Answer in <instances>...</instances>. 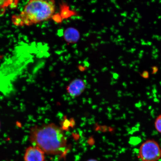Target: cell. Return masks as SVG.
Here are the masks:
<instances>
[{
	"label": "cell",
	"mask_w": 161,
	"mask_h": 161,
	"mask_svg": "<svg viewBox=\"0 0 161 161\" xmlns=\"http://www.w3.org/2000/svg\"><path fill=\"white\" fill-rule=\"evenodd\" d=\"M30 141L46 154L63 157L68 150L67 140L63 130L54 124L33 127L30 130Z\"/></svg>",
	"instance_id": "6da1fadb"
},
{
	"label": "cell",
	"mask_w": 161,
	"mask_h": 161,
	"mask_svg": "<svg viewBox=\"0 0 161 161\" xmlns=\"http://www.w3.org/2000/svg\"><path fill=\"white\" fill-rule=\"evenodd\" d=\"M55 10L53 1L32 0L28 2L19 14L12 16V21L19 27L36 25L50 19Z\"/></svg>",
	"instance_id": "7a4b0ae2"
},
{
	"label": "cell",
	"mask_w": 161,
	"mask_h": 161,
	"mask_svg": "<svg viewBox=\"0 0 161 161\" xmlns=\"http://www.w3.org/2000/svg\"><path fill=\"white\" fill-rule=\"evenodd\" d=\"M139 156L142 161H158L161 158V148L156 141L147 140L141 145Z\"/></svg>",
	"instance_id": "3957f363"
},
{
	"label": "cell",
	"mask_w": 161,
	"mask_h": 161,
	"mask_svg": "<svg viewBox=\"0 0 161 161\" xmlns=\"http://www.w3.org/2000/svg\"><path fill=\"white\" fill-rule=\"evenodd\" d=\"M46 154L38 147L30 146L25 150L24 161H46Z\"/></svg>",
	"instance_id": "277c9868"
},
{
	"label": "cell",
	"mask_w": 161,
	"mask_h": 161,
	"mask_svg": "<svg viewBox=\"0 0 161 161\" xmlns=\"http://www.w3.org/2000/svg\"><path fill=\"white\" fill-rule=\"evenodd\" d=\"M86 84L83 80L77 79L72 81L66 88L69 95L72 97L79 96L85 90Z\"/></svg>",
	"instance_id": "5b68a950"
},
{
	"label": "cell",
	"mask_w": 161,
	"mask_h": 161,
	"mask_svg": "<svg viewBox=\"0 0 161 161\" xmlns=\"http://www.w3.org/2000/svg\"><path fill=\"white\" fill-rule=\"evenodd\" d=\"M13 1H0V16L5 13L6 9L10 7Z\"/></svg>",
	"instance_id": "8992f818"
},
{
	"label": "cell",
	"mask_w": 161,
	"mask_h": 161,
	"mask_svg": "<svg viewBox=\"0 0 161 161\" xmlns=\"http://www.w3.org/2000/svg\"><path fill=\"white\" fill-rule=\"evenodd\" d=\"M156 130L161 134V114L157 118L154 122Z\"/></svg>",
	"instance_id": "52a82bcc"
},
{
	"label": "cell",
	"mask_w": 161,
	"mask_h": 161,
	"mask_svg": "<svg viewBox=\"0 0 161 161\" xmlns=\"http://www.w3.org/2000/svg\"><path fill=\"white\" fill-rule=\"evenodd\" d=\"M142 75L143 76V77H147L148 75V72L147 71H144L142 72Z\"/></svg>",
	"instance_id": "ba28073f"
},
{
	"label": "cell",
	"mask_w": 161,
	"mask_h": 161,
	"mask_svg": "<svg viewBox=\"0 0 161 161\" xmlns=\"http://www.w3.org/2000/svg\"><path fill=\"white\" fill-rule=\"evenodd\" d=\"M153 72H154V73H156L157 71H158V67H157L156 66H153L152 68Z\"/></svg>",
	"instance_id": "9c48e42d"
},
{
	"label": "cell",
	"mask_w": 161,
	"mask_h": 161,
	"mask_svg": "<svg viewBox=\"0 0 161 161\" xmlns=\"http://www.w3.org/2000/svg\"><path fill=\"white\" fill-rule=\"evenodd\" d=\"M86 161H98V160L95 159H90Z\"/></svg>",
	"instance_id": "30bf717a"
}]
</instances>
